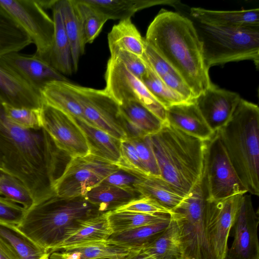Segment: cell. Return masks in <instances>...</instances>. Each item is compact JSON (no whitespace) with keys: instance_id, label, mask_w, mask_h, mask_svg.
<instances>
[{"instance_id":"obj_1","label":"cell","mask_w":259,"mask_h":259,"mask_svg":"<svg viewBox=\"0 0 259 259\" xmlns=\"http://www.w3.org/2000/svg\"><path fill=\"white\" fill-rule=\"evenodd\" d=\"M0 154L2 171L22 181L34 204L56 194L54 186L72 158L44 128L25 129L10 120L1 100Z\"/></svg>"},{"instance_id":"obj_2","label":"cell","mask_w":259,"mask_h":259,"mask_svg":"<svg viewBox=\"0 0 259 259\" xmlns=\"http://www.w3.org/2000/svg\"><path fill=\"white\" fill-rule=\"evenodd\" d=\"M144 39L180 74L195 98L212 84L200 41L189 16L161 10Z\"/></svg>"},{"instance_id":"obj_3","label":"cell","mask_w":259,"mask_h":259,"mask_svg":"<svg viewBox=\"0 0 259 259\" xmlns=\"http://www.w3.org/2000/svg\"><path fill=\"white\" fill-rule=\"evenodd\" d=\"M100 213L84 196L63 197L55 194L26 210L16 226L51 253L82 220Z\"/></svg>"},{"instance_id":"obj_4","label":"cell","mask_w":259,"mask_h":259,"mask_svg":"<svg viewBox=\"0 0 259 259\" xmlns=\"http://www.w3.org/2000/svg\"><path fill=\"white\" fill-rule=\"evenodd\" d=\"M150 138L161 178L186 196L202 178L206 141L167 122Z\"/></svg>"},{"instance_id":"obj_5","label":"cell","mask_w":259,"mask_h":259,"mask_svg":"<svg viewBox=\"0 0 259 259\" xmlns=\"http://www.w3.org/2000/svg\"><path fill=\"white\" fill-rule=\"evenodd\" d=\"M229 159L247 192L259 195V108L240 99L228 123L218 131Z\"/></svg>"},{"instance_id":"obj_6","label":"cell","mask_w":259,"mask_h":259,"mask_svg":"<svg viewBox=\"0 0 259 259\" xmlns=\"http://www.w3.org/2000/svg\"><path fill=\"white\" fill-rule=\"evenodd\" d=\"M192 20L207 67L228 62L252 60L258 68L259 25L225 27Z\"/></svg>"},{"instance_id":"obj_7","label":"cell","mask_w":259,"mask_h":259,"mask_svg":"<svg viewBox=\"0 0 259 259\" xmlns=\"http://www.w3.org/2000/svg\"><path fill=\"white\" fill-rule=\"evenodd\" d=\"M206 203L201 179L170 211L179 229L182 259H213L207 238Z\"/></svg>"},{"instance_id":"obj_8","label":"cell","mask_w":259,"mask_h":259,"mask_svg":"<svg viewBox=\"0 0 259 259\" xmlns=\"http://www.w3.org/2000/svg\"><path fill=\"white\" fill-rule=\"evenodd\" d=\"M202 184L206 200L246 193L221 141L219 131L206 141Z\"/></svg>"},{"instance_id":"obj_9","label":"cell","mask_w":259,"mask_h":259,"mask_svg":"<svg viewBox=\"0 0 259 259\" xmlns=\"http://www.w3.org/2000/svg\"><path fill=\"white\" fill-rule=\"evenodd\" d=\"M118 168L117 164L91 154L72 158L54 186L55 193L63 197L84 196Z\"/></svg>"},{"instance_id":"obj_10","label":"cell","mask_w":259,"mask_h":259,"mask_svg":"<svg viewBox=\"0 0 259 259\" xmlns=\"http://www.w3.org/2000/svg\"><path fill=\"white\" fill-rule=\"evenodd\" d=\"M0 6L29 35L36 47L34 54L48 63L54 35L53 19L35 0H0Z\"/></svg>"},{"instance_id":"obj_11","label":"cell","mask_w":259,"mask_h":259,"mask_svg":"<svg viewBox=\"0 0 259 259\" xmlns=\"http://www.w3.org/2000/svg\"><path fill=\"white\" fill-rule=\"evenodd\" d=\"M106 92L120 105L125 102H139L166 122V109L151 94L143 81L130 72L119 60L110 57L105 73Z\"/></svg>"},{"instance_id":"obj_12","label":"cell","mask_w":259,"mask_h":259,"mask_svg":"<svg viewBox=\"0 0 259 259\" xmlns=\"http://www.w3.org/2000/svg\"><path fill=\"white\" fill-rule=\"evenodd\" d=\"M67 84L81 106L89 123L119 140L127 139L118 120L119 106L104 90Z\"/></svg>"},{"instance_id":"obj_13","label":"cell","mask_w":259,"mask_h":259,"mask_svg":"<svg viewBox=\"0 0 259 259\" xmlns=\"http://www.w3.org/2000/svg\"><path fill=\"white\" fill-rule=\"evenodd\" d=\"M242 195H237L219 200H206V234L213 259H225L228 249V238Z\"/></svg>"},{"instance_id":"obj_14","label":"cell","mask_w":259,"mask_h":259,"mask_svg":"<svg viewBox=\"0 0 259 259\" xmlns=\"http://www.w3.org/2000/svg\"><path fill=\"white\" fill-rule=\"evenodd\" d=\"M40 114L43 128L59 148L71 158L89 154L84 135L70 115L44 103Z\"/></svg>"},{"instance_id":"obj_15","label":"cell","mask_w":259,"mask_h":259,"mask_svg":"<svg viewBox=\"0 0 259 259\" xmlns=\"http://www.w3.org/2000/svg\"><path fill=\"white\" fill-rule=\"evenodd\" d=\"M258 223L250 196L242 195L232 227L234 240L225 259H259Z\"/></svg>"},{"instance_id":"obj_16","label":"cell","mask_w":259,"mask_h":259,"mask_svg":"<svg viewBox=\"0 0 259 259\" xmlns=\"http://www.w3.org/2000/svg\"><path fill=\"white\" fill-rule=\"evenodd\" d=\"M241 98L237 93L212 83L194 102L210 128L215 133L230 120Z\"/></svg>"},{"instance_id":"obj_17","label":"cell","mask_w":259,"mask_h":259,"mask_svg":"<svg viewBox=\"0 0 259 259\" xmlns=\"http://www.w3.org/2000/svg\"><path fill=\"white\" fill-rule=\"evenodd\" d=\"M0 100L19 108L39 109L40 93L34 89L0 56Z\"/></svg>"},{"instance_id":"obj_18","label":"cell","mask_w":259,"mask_h":259,"mask_svg":"<svg viewBox=\"0 0 259 259\" xmlns=\"http://www.w3.org/2000/svg\"><path fill=\"white\" fill-rule=\"evenodd\" d=\"M34 89L40 93L48 83L56 81H69L64 75L34 54L18 52L1 56Z\"/></svg>"},{"instance_id":"obj_19","label":"cell","mask_w":259,"mask_h":259,"mask_svg":"<svg viewBox=\"0 0 259 259\" xmlns=\"http://www.w3.org/2000/svg\"><path fill=\"white\" fill-rule=\"evenodd\" d=\"M166 121L177 128L203 141H208L214 133L206 122L194 101L167 108Z\"/></svg>"},{"instance_id":"obj_20","label":"cell","mask_w":259,"mask_h":259,"mask_svg":"<svg viewBox=\"0 0 259 259\" xmlns=\"http://www.w3.org/2000/svg\"><path fill=\"white\" fill-rule=\"evenodd\" d=\"M108 240L81 243L53 252L50 259H124L133 250Z\"/></svg>"},{"instance_id":"obj_21","label":"cell","mask_w":259,"mask_h":259,"mask_svg":"<svg viewBox=\"0 0 259 259\" xmlns=\"http://www.w3.org/2000/svg\"><path fill=\"white\" fill-rule=\"evenodd\" d=\"M189 16L200 23L220 27H241L259 25L258 8L236 11H215L191 8Z\"/></svg>"},{"instance_id":"obj_22","label":"cell","mask_w":259,"mask_h":259,"mask_svg":"<svg viewBox=\"0 0 259 259\" xmlns=\"http://www.w3.org/2000/svg\"><path fill=\"white\" fill-rule=\"evenodd\" d=\"M112 234L107 212H102L82 220L52 252L81 243L107 241Z\"/></svg>"},{"instance_id":"obj_23","label":"cell","mask_w":259,"mask_h":259,"mask_svg":"<svg viewBox=\"0 0 259 259\" xmlns=\"http://www.w3.org/2000/svg\"><path fill=\"white\" fill-rule=\"evenodd\" d=\"M71 117L84 135L89 154L116 164L119 162L120 140L79 118Z\"/></svg>"},{"instance_id":"obj_24","label":"cell","mask_w":259,"mask_h":259,"mask_svg":"<svg viewBox=\"0 0 259 259\" xmlns=\"http://www.w3.org/2000/svg\"><path fill=\"white\" fill-rule=\"evenodd\" d=\"M58 1L52 9L54 35L48 63L63 75H71L73 71L71 48Z\"/></svg>"},{"instance_id":"obj_25","label":"cell","mask_w":259,"mask_h":259,"mask_svg":"<svg viewBox=\"0 0 259 259\" xmlns=\"http://www.w3.org/2000/svg\"><path fill=\"white\" fill-rule=\"evenodd\" d=\"M143 58L167 87L187 101H194L193 92L180 74L146 41Z\"/></svg>"},{"instance_id":"obj_26","label":"cell","mask_w":259,"mask_h":259,"mask_svg":"<svg viewBox=\"0 0 259 259\" xmlns=\"http://www.w3.org/2000/svg\"><path fill=\"white\" fill-rule=\"evenodd\" d=\"M67 82L56 81L47 84L40 92L43 103L90 124Z\"/></svg>"},{"instance_id":"obj_27","label":"cell","mask_w":259,"mask_h":259,"mask_svg":"<svg viewBox=\"0 0 259 259\" xmlns=\"http://www.w3.org/2000/svg\"><path fill=\"white\" fill-rule=\"evenodd\" d=\"M109 20L131 18L136 12L158 5H169L176 7L179 1L161 0H87Z\"/></svg>"},{"instance_id":"obj_28","label":"cell","mask_w":259,"mask_h":259,"mask_svg":"<svg viewBox=\"0 0 259 259\" xmlns=\"http://www.w3.org/2000/svg\"><path fill=\"white\" fill-rule=\"evenodd\" d=\"M0 239L17 259H50V252L22 233L16 225L0 222Z\"/></svg>"},{"instance_id":"obj_29","label":"cell","mask_w":259,"mask_h":259,"mask_svg":"<svg viewBox=\"0 0 259 259\" xmlns=\"http://www.w3.org/2000/svg\"><path fill=\"white\" fill-rule=\"evenodd\" d=\"M108 44L110 53L123 50L143 57L145 39L133 24L131 18L120 20L108 33Z\"/></svg>"},{"instance_id":"obj_30","label":"cell","mask_w":259,"mask_h":259,"mask_svg":"<svg viewBox=\"0 0 259 259\" xmlns=\"http://www.w3.org/2000/svg\"><path fill=\"white\" fill-rule=\"evenodd\" d=\"M84 196L100 212H106L114 210L142 195L102 182L89 190Z\"/></svg>"},{"instance_id":"obj_31","label":"cell","mask_w":259,"mask_h":259,"mask_svg":"<svg viewBox=\"0 0 259 259\" xmlns=\"http://www.w3.org/2000/svg\"><path fill=\"white\" fill-rule=\"evenodd\" d=\"M64 29L71 53L73 71L78 69L80 56L84 52L82 32L73 0H58Z\"/></svg>"},{"instance_id":"obj_32","label":"cell","mask_w":259,"mask_h":259,"mask_svg":"<svg viewBox=\"0 0 259 259\" xmlns=\"http://www.w3.org/2000/svg\"><path fill=\"white\" fill-rule=\"evenodd\" d=\"M140 249L153 259H182L179 229L171 216L165 230Z\"/></svg>"},{"instance_id":"obj_33","label":"cell","mask_w":259,"mask_h":259,"mask_svg":"<svg viewBox=\"0 0 259 259\" xmlns=\"http://www.w3.org/2000/svg\"><path fill=\"white\" fill-rule=\"evenodd\" d=\"M137 191L144 196L156 201L170 211L175 208L186 196L161 177L148 176L137 185Z\"/></svg>"},{"instance_id":"obj_34","label":"cell","mask_w":259,"mask_h":259,"mask_svg":"<svg viewBox=\"0 0 259 259\" xmlns=\"http://www.w3.org/2000/svg\"><path fill=\"white\" fill-rule=\"evenodd\" d=\"M31 43L26 32L0 6V56L18 52Z\"/></svg>"},{"instance_id":"obj_35","label":"cell","mask_w":259,"mask_h":259,"mask_svg":"<svg viewBox=\"0 0 259 259\" xmlns=\"http://www.w3.org/2000/svg\"><path fill=\"white\" fill-rule=\"evenodd\" d=\"M170 220L171 218L128 231L113 233L107 240L118 246L132 249H140L164 231L168 226Z\"/></svg>"},{"instance_id":"obj_36","label":"cell","mask_w":259,"mask_h":259,"mask_svg":"<svg viewBox=\"0 0 259 259\" xmlns=\"http://www.w3.org/2000/svg\"><path fill=\"white\" fill-rule=\"evenodd\" d=\"M107 219L113 233L128 231L139 227L169 219L170 213L148 214L131 211L107 212Z\"/></svg>"},{"instance_id":"obj_37","label":"cell","mask_w":259,"mask_h":259,"mask_svg":"<svg viewBox=\"0 0 259 259\" xmlns=\"http://www.w3.org/2000/svg\"><path fill=\"white\" fill-rule=\"evenodd\" d=\"M119 106L123 117L147 135L157 133L164 123L138 102L131 101Z\"/></svg>"},{"instance_id":"obj_38","label":"cell","mask_w":259,"mask_h":259,"mask_svg":"<svg viewBox=\"0 0 259 259\" xmlns=\"http://www.w3.org/2000/svg\"><path fill=\"white\" fill-rule=\"evenodd\" d=\"M73 1L81 24L84 44H91L99 35L108 20L87 0Z\"/></svg>"},{"instance_id":"obj_39","label":"cell","mask_w":259,"mask_h":259,"mask_svg":"<svg viewBox=\"0 0 259 259\" xmlns=\"http://www.w3.org/2000/svg\"><path fill=\"white\" fill-rule=\"evenodd\" d=\"M147 71L142 81L162 105L167 109L175 105L190 102L167 87L157 76L147 62Z\"/></svg>"},{"instance_id":"obj_40","label":"cell","mask_w":259,"mask_h":259,"mask_svg":"<svg viewBox=\"0 0 259 259\" xmlns=\"http://www.w3.org/2000/svg\"><path fill=\"white\" fill-rule=\"evenodd\" d=\"M0 195L21 204L26 210L34 204L32 196L23 182L5 172L0 177Z\"/></svg>"},{"instance_id":"obj_41","label":"cell","mask_w":259,"mask_h":259,"mask_svg":"<svg viewBox=\"0 0 259 259\" xmlns=\"http://www.w3.org/2000/svg\"><path fill=\"white\" fill-rule=\"evenodd\" d=\"M3 106L6 116L21 127L33 130L43 128L40 108L15 107L4 103Z\"/></svg>"},{"instance_id":"obj_42","label":"cell","mask_w":259,"mask_h":259,"mask_svg":"<svg viewBox=\"0 0 259 259\" xmlns=\"http://www.w3.org/2000/svg\"><path fill=\"white\" fill-rule=\"evenodd\" d=\"M134 146L143 166L150 176L161 177L150 141V135L128 139Z\"/></svg>"},{"instance_id":"obj_43","label":"cell","mask_w":259,"mask_h":259,"mask_svg":"<svg viewBox=\"0 0 259 259\" xmlns=\"http://www.w3.org/2000/svg\"><path fill=\"white\" fill-rule=\"evenodd\" d=\"M147 176H148L119 167L117 170L107 177L102 182L131 192L139 193L136 189V186Z\"/></svg>"},{"instance_id":"obj_44","label":"cell","mask_w":259,"mask_h":259,"mask_svg":"<svg viewBox=\"0 0 259 259\" xmlns=\"http://www.w3.org/2000/svg\"><path fill=\"white\" fill-rule=\"evenodd\" d=\"M120 148L121 156L117 164L119 167L150 176L141 162L134 146L128 139L120 140Z\"/></svg>"},{"instance_id":"obj_45","label":"cell","mask_w":259,"mask_h":259,"mask_svg":"<svg viewBox=\"0 0 259 259\" xmlns=\"http://www.w3.org/2000/svg\"><path fill=\"white\" fill-rule=\"evenodd\" d=\"M114 210L148 214L170 213L169 210L163 207L153 199L142 195Z\"/></svg>"},{"instance_id":"obj_46","label":"cell","mask_w":259,"mask_h":259,"mask_svg":"<svg viewBox=\"0 0 259 259\" xmlns=\"http://www.w3.org/2000/svg\"><path fill=\"white\" fill-rule=\"evenodd\" d=\"M110 57L121 62L134 75L141 80L148 69L145 59L131 52L118 50L110 53Z\"/></svg>"},{"instance_id":"obj_47","label":"cell","mask_w":259,"mask_h":259,"mask_svg":"<svg viewBox=\"0 0 259 259\" xmlns=\"http://www.w3.org/2000/svg\"><path fill=\"white\" fill-rule=\"evenodd\" d=\"M26 210L22 206L0 196V222L18 225Z\"/></svg>"},{"instance_id":"obj_48","label":"cell","mask_w":259,"mask_h":259,"mask_svg":"<svg viewBox=\"0 0 259 259\" xmlns=\"http://www.w3.org/2000/svg\"><path fill=\"white\" fill-rule=\"evenodd\" d=\"M0 259H17L12 251L1 239Z\"/></svg>"},{"instance_id":"obj_49","label":"cell","mask_w":259,"mask_h":259,"mask_svg":"<svg viewBox=\"0 0 259 259\" xmlns=\"http://www.w3.org/2000/svg\"><path fill=\"white\" fill-rule=\"evenodd\" d=\"M124 259H153L140 249H133Z\"/></svg>"},{"instance_id":"obj_50","label":"cell","mask_w":259,"mask_h":259,"mask_svg":"<svg viewBox=\"0 0 259 259\" xmlns=\"http://www.w3.org/2000/svg\"><path fill=\"white\" fill-rule=\"evenodd\" d=\"M57 0H35L36 3L44 10L45 9H52Z\"/></svg>"},{"instance_id":"obj_51","label":"cell","mask_w":259,"mask_h":259,"mask_svg":"<svg viewBox=\"0 0 259 259\" xmlns=\"http://www.w3.org/2000/svg\"><path fill=\"white\" fill-rule=\"evenodd\" d=\"M3 172L0 170V177Z\"/></svg>"},{"instance_id":"obj_52","label":"cell","mask_w":259,"mask_h":259,"mask_svg":"<svg viewBox=\"0 0 259 259\" xmlns=\"http://www.w3.org/2000/svg\"><path fill=\"white\" fill-rule=\"evenodd\" d=\"M105 259H109V258H105Z\"/></svg>"}]
</instances>
